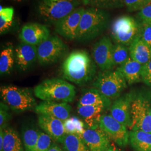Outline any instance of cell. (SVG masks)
<instances>
[{"label":"cell","mask_w":151,"mask_h":151,"mask_svg":"<svg viewBox=\"0 0 151 151\" xmlns=\"http://www.w3.org/2000/svg\"><path fill=\"white\" fill-rule=\"evenodd\" d=\"M96 72V63L85 50L71 52L65 59L62 67L63 78L78 85H85L91 81Z\"/></svg>","instance_id":"obj_1"},{"label":"cell","mask_w":151,"mask_h":151,"mask_svg":"<svg viewBox=\"0 0 151 151\" xmlns=\"http://www.w3.org/2000/svg\"><path fill=\"white\" fill-rule=\"evenodd\" d=\"M34 95L43 101L70 103L75 98V87L64 80H44L34 88Z\"/></svg>","instance_id":"obj_2"},{"label":"cell","mask_w":151,"mask_h":151,"mask_svg":"<svg viewBox=\"0 0 151 151\" xmlns=\"http://www.w3.org/2000/svg\"><path fill=\"white\" fill-rule=\"evenodd\" d=\"M109 22V15L105 10L91 7L85 9L76 40L84 42L97 37L106 29Z\"/></svg>","instance_id":"obj_3"},{"label":"cell","mask_w":151,"mask_h":151,"mask_svg":"<svg viewBox=\"0 0 151 151\" xmlns=\"http://www.w3.org/2000/svg\"><path fill=\"white\" fill-rule=\"evenodd\" d=\"M0 93L3 101L16 113L30 110L37 105L32 90L28 88L11 85L2 86Z\"/></svg>","instance_id":"obj_4"},{"label":"cell","mask_w":151,"mask_h":151,"mask_svg":"<svg viewBox=\"0 0 151 151\" xmlns=\"http://www.w3.org/2000/svg\"><path fill=\"white\" fill-rule=\"evenodd\" d=\"M141 22L133 16L123 15L114 20L111 27V35L115 44L129 47L140 36Z\"/></svg>","instance_id":"obj_5"},{"label":"cell","mask_w":151,"mask_h":151,"mask_svg":"<svg viewBox=\"0 0 151 151\" xmlns=\"http://www.w3.org/2000/svg\"><path fill=\"white\" fill-rule=\"evenodd\" d=\"M151 100L148 95L135 94L131 106V130H141L151 134Z\"/></svg>","instance_id":"obj_6"},{"label":"cell","mask_w":151,"mask_h":151,"mask_svg":"<svg viewBox=\"0 0 151 151\" xmlns=\"http://www.w3.org/2000/svg\"><path fill=\"white\" fill-rule=\"evenodd\" d=\"M80 4V0H41L38 12L44 20L55 25L78 7Z\"/></svg>","instance_id":"obj_7"},{"label":"cell","mask_w":151,"mask_h":151,"mask_svg":"<svg viewBox=\"0 0 151 151\" xmlns=\"http://www.w3.org/2000/svg\"><path fill=\"white\" fill-rule=\"evenodd\" d=\"M93 86L106 97L112 100L120 96L127 88L128 83L119 71L106 70L99 74Z\"/></svg>","instance_id":"obj_8"},{"label":"cell","mask_w":151,"mask_h":151,"mask_svg":"<svg viewBox=\"0 0 151 151\" xmlns=\"http://www.w3.org/2000/svg\"><path fill=\"white\" fill-rule=\"evenodd\" d=\"M67 50V47L57 36L49 37L37 47L38 60L42 65H51L60 58Z\"/></svg>","instance_id":"obj_9"},{"label":"cell","mask_w":151,"mask_h":151,"mask_svg":"<svg viewBox=\"0 0 151 151\" xmlns=\"http://www.w3.org/2000/svg\"><path fill=\"white\" fill-rule=\"evenodd\" d=\"M99 126L111 140L120 147H124L129 142V132L128 128L114 119L111 115H102Z\"/></svg>","instance_id":"obj_10"},{"label":"cell","mask_w":151,"mask_h":151,"mask_svg":"<svg viewBox=\"0 0 151 151\" xmlns=\"http://www.w3.org/2000/svg\"><path fill=\"white\" fill-rule=\"evenodd\" d=\"M114 44L108 37H103L93 47L92 56L96 65L102 71L111 70L113 60Z\"/></svg>","instance_id":"obj_11"},{"label":"cell","mask_w":151,"mask_h":151,"mask_svg":"<svg viewBox=\"0 0 151 151\" xmlns=\"http://www.w3.org/2000/svg\"><path fill=\"white\" fill-rule=\"evenodd\" d=\"M85 9L78 7L55 24V30L60 35L70 40H76L78 27Z\"/></svg>","instance_id":"obj_12"},{"label":"cell","mask_w":151,"mask_h":151,"mask_svg":"<svg viewBox=\"0 0 151 151\" xmlns=\"http://www.w3.org/2000/svg\"><path fill=\"white\" fill-rule=\"evenodd\" d=\"M135 93L133 92L125 93L116 99L110 106V115L119 123L130 128L131 106Z\"/></svg>","instance_id":"obj_13"},{"label":"cell","mask_w":151,"mask_h":151,"mask_svg":"<svg viewBox=\"0 0 151 151\" xmlns=\"http://www.w3.org/2000/svg\"><path fill=\"white\" fill-rule=\"evenodd\" d=\"M49 37L48 28L39 23H29L25 25L19 34L22 42L37 47Z\"/></svg>","instance_id":"obj_14"},{"label":"cell","mask_w":151,"mask_h":151,"mask_svg":"<svg viewBox=\"0 0 151 151\" xmlns=\"http://www.w3.org/2000/svg\"><path fill=\"white\" fill-rule=\"evenodd\" d=\"M38 121L39 127L53 140L62 143L63 142L67 134L63 121L47 115H38Z\"/></svg>","instance_id":"obj_15"},{"label":"cell","mask_w":151,"mask_h":151,"mask_svg":"<svg viewBox=\"0 0 151 151\" xmlns=\"http://www.w3.org/2000/svg\"><path fill=\"white\" fill-rule=\"evenodd\" d=\"M80 136L90 151H105L112 145L111 139L100 127L87 128Z\"/></svg>","instance_id":"obj_16"},{"label":"cell","mask_w":151,"mask_h":151,"mask_svg":"<svg viewBox=\"0 0 151 151\" xmlns=\"http://www.w3.org/2000/svg\"><path fill=\"white\" fill-rule=\"evenodd\" d=\"M34 110L38 115H47L65 122L70 117L71 106L67 103L43 101Z\"/></svg>","instance_id":"obj_17"},{"label":"cell","mask_w":151,"mask_h":151,"mask_svg":"<svg viewBox=\"0 0 151 151\" xmlns=\"http://www.w3.org/2000/svg\"><path fill=\"white\" fill-rule=\"evenodd\" d=\"M15 57L19 69L27 70L38 60L37 47L22 42L15 49Z\"/></svg>","instance_id":"obj_18"},{"label":"cell","mask_w":151,"mask_h":151,"mask_svg":"<svg viewBox=\"0 0 151 151\" xmlns=\"http://www.w3.org/2000/svg\"><path fill=\"white\" fill-rule=\"evenodd\" d=\"M93 105L107 109L110 108L111 101L95 88L85 90L81 95L77 106Z\"/></svg>","instance_id":"obj_19"},{"label":"cell","mask_w":151,"mask_h":151,"mask_svg":"<svg viewBox=\"0 0 151 151\" xmlns=\"http://www.w3.org/2000/svg\"><path fill=\"white\" fill-rule=\"evenodd\" d=\"M143 65L129 57L116 70L123 76L128 85L139 82L142 80Z\"/></svg>","instance_id":"obj_20"},{"label":"cell","mask_w":151,"mask_h":151,"mask_svg":"<svg viewBox=\"0 0 151 151\" xmlns=\"http://www.w3.org/2000/svg\"><path fill=\"white\" fill-rule=\"evenodd\" d=\"M130 57L144 65L151 60V47L142 39L138 37L129 47Z\"/></svg>","instance_id":"obj_21"},{"label":"cell","mask_w":151,"mask_h":151,"mask_svg":"<svg viewBox=\"0 0 151 151\" xmlns=\"http://www.w3.org/2000/svg\"><path fill=\"white\" fill-rule=\"evenodd\" d=\"M105 109L99 106H77V113L85 120L88 128L95 129L99 127V120Z\"/></svg>","instance_id":"obj_22"},{"label":"cell","mask_w":151,"mask_h":151,"mask_svg":"<svg viewBox=\"0 0 151 151\" xmlns=\"http://www.w3.org/2000/svg\"><path fill=\"white\" fill-rule=\"evenodd\" d=\"M129 143L134 151H151V134L141 130H131Z\"/></svg>","instance_id":"obj_23"},{"label":"cell","mask_w":151,"mask_h":151,"mask_svg":"<svg viewBox=\"0 0 151 151\" xmlns=\"http://www.w3.org/2000/svg\"><path fill=\"white\" fill-rule=\"evenodd\" d=\"M4 142L2 151H24L22 141L18 133L11 127L4 129Z\"/></svg>","instance_id":"obj_24"},{"label":"cell","mask_w":151,"mask_h":151,"mask_svg":"<svg viewBox=\"0 0 151 151\" xmlns=\"http://www.w3.org/2000/svg\"><path fill=\"white\" fill-rule=\"evenodd\" d=\"M15 62V49L12 44L8 45L1 52L0 55V74L9 75L13 69Z\"/></svg>","instance_id":"obj_25"},{"label":"cell","mask_w":151,"mask_h":151,"mask_svg":"<svg viewBox=\"0 0 151 151\" xmlns=\"http://www.w3.org/2000/svg\"><path fill=\"white\" fill-rule=\"evenodd\" d=\"M65 151H90L80 135L68 134L62 143Z\"/></svg>","instance_id":"obj_26"},{"label":"cell","mask_w":151,"mask_h":151,"mask_svg":"<svg viewBox=\"0 0 151 151\" xmlns=\"http://www.w3.org/2000/svg\"><path fill=\"white\" fill-rule=\"evenodd\" d=\"M40 132L35 127H26L22 131V139L25 151H34L38 142Z\"/></svg>","instance_id":"obj_27"},{"label":"cell","mask_w":151,"mask_h":151,"mask_svg":"<svg viewBox=\"0 0 151 151\" xmlns=\"http://www.w3.org/2000/svg\"><path fill=\"white\" fill-rule=\"evenodd\" d=\"M14 9L12 7H2L0 9V33L6 32L12 27Z\"/></svg>","instance_id":"obj_28"},{"label":"cell","mask_w":151,"mask_h":151,"mask_svg":"<svg viewBox=\"0 0 151 151\" xmlns=\"http://www.w3.org/2000/svg\"><path fill=\"white\" fill-rule=\"evenodd\" d=\"M85 5L99 9H111L124 6L123 0H82Z\"/></svg>","instance_id":"obj_29"},{"label":"cell","mask_w":151,"mask_h":151,"mask_svg":"<svg viewBox=\"0 0 151 151\" xmlns=\"http://www.w3.org/2000/svg\"><path fill=\"white\" fill-rule=\"evenodd\" d=\"M86 124L77 116L70 117L64 122V126L67 134H75L80 135L85 130Z\"/></svg>","instance_id":"obj_30"},{"label":"cell","mask_w":151,"mask_h":151,"mask_svg":"<svg viewBox=\"0 0 151 151\" xmlns=\"http://www.w3.org/2000/svg\"><path fill=\"white\" fill-rule=\"evenodd\" d=\"M128 47L119 44H115L113 47V60L115 66L120 65L129 58Z\"/></svg>","instance_id":"obj_31"},{"label":"cell","mask_w":151,"mask_h":151,"mask_svg":"<svg viewBox=\"0 0 151 151\" xmlns=\"http://www.w3.org/2000/svg\"><path fill=\"white\" fill-rule=\"evenodd\" d=\"M53 144V139L49 135L44 132H40L38 142L34 151H48Z\"/></svg>","instance_id":"obj_32"},{"label":"cell","mask_w":151,"mask_h":151,"mask_svg":"<svg viewBox=\"0 0 151 151\" xmlns=\"http://www.w3.org/2000/svg\"><path fill=\"white\" fill-rule=\"evenodd\" d=\"M123 2L129 11H140L151 4V0H123Z\"/></svg>","instance_id":"obj_33"},{"label":"cell","mask_w":151,"mask_h":151,"mask_svg":"<svg viewBox=\"0 0 151 151\" xmlns=\"http://www.w3.org/2000/svg\"><path fill=\"white\" fill-rule=\"evenodd\" d=\"M10 107L6 103L1 102L0 104V129H5L11 119Z\"/></svg>","instance_id":"obj_34"},{"label":"cell","mask_w":151,"mask_h":151,"mask_svg":"<svg viewBox=\"0 0 151 151\" xmlns=\"http://www.w3.org/2000/svg\"><path fill=\"white\" fill-rule=\"evenodd\" d=\"M138 16L142 22L151 25V4L139 11Z\"/></svg>","instance_id":"obj_35"},{"label":"cell","mask_w":151,"mask_h":151,"mask_svg":"<svg viewBox=\"0 0 151 151\" xmlns=\"http://www.w3.org/2000/svg\"><path fill=\"white\" fill-rule=\"evenodd\" d=\"M142 80L147 85L151 87V60L145 65H143Z\"/></svg>","instance_id":"obj_36"},{"label":"cell","mask_w":151,"mask_h":151,"mask_svg":"<svg viewBox=\"0 0 151 151\" xmlns=\"http://www.w3.org/2000/svg\"><path fill=\"white\" fill-rule=\"evenodd\" d=\"M141 24L140 36L146 43L151 47V25L142 22Z\"/></svg>","instance_id":"obj_37"},{"label":"cell","mask_w":151,"mask_h":151,"mask_svg":"<svg viewBox=\"0 0 151 151\" xmlns=\"http://www.w3.org/2000/svg\"><path fill=\"white\" fill-rule=\"evenodd\" d=\"M48 151H65V150H63L62 148H61L60 146L58 145L53 143L52 146L50 147V149Z\"/></svg>","instance_id":"obj_38"},{"label":"cell","mask_w":151,"mask_h":151,"mask_svg":"<svg viewBox=\"0 0 151 151\" xmlns=\"http://www.w3.org/2000/svg\"><path fill=\"white\" fill-rule=\"evenodd\" d=\"M105 151H123L122 150H121L120 149H119L118 148H116V147L114 146V145H111L110 146L109 148H108V149L106 150H105Z\"/></svg>","instance_id":"obj_39"},{"label":"cell","mask_w":151,"mask_h":151,"mask_svg":"<svg viewBox=\"0 0 151 151\" xmlns=\"http://www.w3.org/2000/svg\"><path fill=\"white\" fill-rule=\"evenodd\" d=\"M15 1H22V0H15Z\"/></svg>","instance_id":"obj_40"}]
</instances>
